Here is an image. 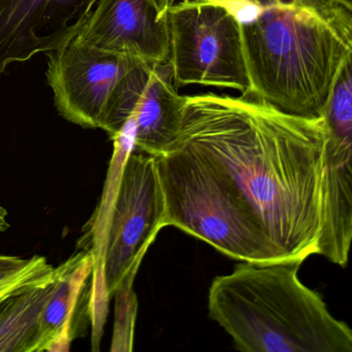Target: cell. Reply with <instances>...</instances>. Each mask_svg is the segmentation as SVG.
Here are the masks:
<instances>
[{"instance_id":"cell-6","label":"cell","mask_w":352,"mask_h":352,"mask_svg":"<svg viewBox=\"0 0 352 352\" xmlns=\"http://www.w3.org/2000/svg\"><path fill=\"white\" fill-rule=\"evenodd\" d=\"M184 101L186 96L177 92L170 61H142L113 91L101 130L116 140L130 121L134 150L161 156L179 134Z\"/></svg>"},{"instance_id":"cell-15","label":"cell","mask_w":352,"mask_h":352,"mask_svg":"<svg viewBox=\"0 0 352 352\" xmlns=\"http://www.w3.org/2000/svg\"><path fill=\"white\" fill-rule=\"evenodd\" d=\"M8 213L6 208L0 205V234L8 231L10 227V222L8 220Z\"/></svg>"},{"instance_id":"cell-1","label":"cell","mask_w":352,"mask_h":352,"mask_svg":"<svg viewBox=\"0 0 352 352\" xmlns=\"http://www.w3.org/2000/svg\"><path fill=\"white\" fill-rule=\"evenodd\" d=\"M324 120L248 93L188 95L173 146L156 157L166 227L254 264L318 256Z\"/></svg>"},{"instance_id":"cell-12","label":"cell","mask_w":352,"mask_h":352,"mask_svg":"<svg viewBox=\"0 0 352 352\" xmlns=\"http://www.w3.org/2000/svg\"><path fill=\"white\" fill-rule=\"evenodd\" d=\"M59 269L0 303V352H35L41 315L55 289Z\"/></svg>"},{"instance_id":"cell-9","label":"cell","mask_w":352,"mask_h":352,"mask_svg":"<svg viewBox=\"0 0 352 352\" xmlns=\"http://www.w3.org/2000/svg\"><path fill=\"white\" fill-rule=\"evenodd\" d=\"M76 37L150 63H164L170 57L168 20L153 0H98Z\"/></svg>"},{"instance_id":"cell-4","label":"cell","mask_w":352,"mask_h":352,"mask_svg":"<svg viewBox=\"0 0 352 352\" xmlns=\"http://www.w3.org/2000/svg\"><path fill=\"white\" fill-rule=\"evenodd\" d=\"M105 212L102 245L93 251V276L94 281L100 276L102 285L91 302L98 339L107 302L126 282H133L148 247L166 227V200L156 157L134 149L124 155Z\"/></svg>"},{"instance_id":"cell-3","label":"cell","mask_w":352,"mask_h":352,"mask_svg":"<svg viewBox=\"0 0 352 352\" xmlns=\"http://www.w3.org/2000/svg\"><path fill=\"white\" fill-rule=\"evenodd\" d=\"M299 262H243L215 277L208 311L244 352H352V329L299 278Z\"/></svg>"},{"instance_id":"cell-17","label":"cell","mask_w":352,"mask_h":352,"mask_svg":"<svg viewBox=\"0 0 352 352\" xmlns=\"http://www.w3.org/2000/svg\"><path fill=\"white\" fill-rule=\"evenodd\" d=\"M331 1L344 8V10H346L347 12H351L352 14V0H331Z\"/></svg>"},{"instance_id":"cell-16","label":"cell","mask_w":352,"mask_h":352,"mask_svg":"<svg viewBox=\"0 0 352 352\" xmlns=\"http://www.w3.org/2000/svg\"><path fill=\"white\" fill-rule=\"evenodd\" d=\"M171 0H153L155 6H156L158 12L162 16H167V12H168L169 4H170Z\"/></svg>"},{"instance_id":"cell-11","label":"cell","mask_w":352,"mask_h":352,"mask_svg":"<svg viewBox=\"0 0 352 352\" xmlns=\"http://www.w3.org/2000/svg\"><path fill=\"white\" fill-rule=\"evenodd\" d=\"M95 268L92 250L72 254L58 266L59 274L43 315L35 352L67 351L78 335V318L82 312L91 315L89 281Z\"/></svg>"},{"instance_id":"cell-13","label":"cell","mask_w":352,"mask_h":352,"mask_svg":"<svg viewBox=\"0 0 352 352\" xmlns=\"http://www.w3.org/2000/svg\"><path fill=\"white\" fill-rule=\"evenodd\" d=\"M53 269L45 256H33L30 258H22L0 254V284L26 275L50 272Z\"/></svg>"},{"instance_id":"cell-7","label":"cell","mask_w":352,"mask_h":352,"mask_svg":"<svg viewBox=\"0 0 352 352\" xmlns=\"http://www.w3.org/2000/svg\"><path fill=\"white\" fill-rule=\"evenodd\" d=\"M47 56V85L58 113L84 128H102L113 91L142 60L93 47L74 37Z\"/></svg>"},{"instance_id":"cell-14","label":"cell","mask_w":352,"mask_h":352,"mask_svg":"<svg viewBox=\"0 0 352 352\" xmlns=\"http://www.w3.org/2000/svg\"><path fill=\"white\" fill-rule=\"evenodd\" d=\"M54 269L50 271V272L35 273V274L26 275V276L20 277V278L8 281V282L1 283L0 284V303H2L4 300L8 299L10 296L16 293V291L45 280L53 273Z\"/></svg>"},{"instance_id":"cell-8","label":"cell","mask_w":352,"mask_h":352,"mask_svg":"<svg viewBox=\"0 0 352 352\" xmlns=\"http://www.w3.org/2000/svg\"><path fill=\"white\" fill-rule=\"evenodd\" d=\"M98 0H0V74L67 45Z\"/></svg>"},{"instance_id":"cell-10","label":"cell","mask_w":352,"mask_h":352,"mask_svg":"<svg viewBox=\"0 0 352 352\" xmlns=\"http://www.w3.org/2000/svg\"><path fill=\"white\" fill-rule=\"evenodd\" d=\"M324 120V191L331 202L352 206V24L346 51L320 112Z\"/></svg>"},{"instance_id":"cell-5","label":"cell","mask_w":352,"mask_h":352,"mask_svg":"<svg viewBox=\"0 0 352 352\" xmlns=\"http://www.w3.org/2000/svg\"><path fill=\"white\" fill-rule=\"evenodd\" d=\"M167 20L177 88L250 90L239 24L227 0H171Z\"/></svg>"},{"instance_id":"cell-2","label":"cell","mask_w":352,"mask_h":352,"mask_svg":"<svg viewBox=\"0 0 352 352\" xmlns=\"http://www.w3.org/2000/svg\"><path fill=\"white\" fill-rule=\"evenodd\" d=\"M239 24L248 94L287 113L320 116L351 37L331 0H227Z\"/></svg>"}]
</instances>
